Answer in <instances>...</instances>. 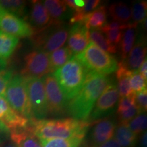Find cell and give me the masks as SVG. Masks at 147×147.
I'll use <instances>...</instances> for the list:
<instances>
[{"mask_svg": "<svg viewBox=\"0 0 147 147\" xmlns=\"http://www.w3.org/2000/svg\"><path fill=\"white\" fill-rule=\"evenodd\" d=\"M110 82L111 80L105 75L89 73L83 87L67 103V111L69 115L76 120H87L97 99Z\"/></svg>", "mask_w": 147, "mask_h": 147, "instance_id": "obj_1", "label": "cell"}, {"mask_svg": "<svg viewBox=\"0 0 147 147\" xmlns=\"http://www.w3.org/2000/svg\"><path fill=\"white\" fill-rule=\"evenodd\" d=\"M29 127L39 140L68 139L76 136H85L89 129V123L73 118L51 120L33 119Z\"/></svg>", "mask_w": 147, "mask_h": 147, "instance_id": "obj_2", "label": "cell"}, {"mask_svg": "<svg viewBox=\"0 0 147 147\" xmlns=\"http://www.w3.org/2000/svg\"><path fill=\"white\" fill-rule=\"evenodd\" d=\"M88 74L87 69L75 56L55 71L53 76L67 103L80 91L85 83Z\"/></svg>", "mask_w": 147, "mask_h": 147, "instance_id": "obj_3", "label": "cell"}, {"mask_svg": "<svg viewBox=\"0 0 147 147\" xmlns=\"http://www.w3.org/2000/svg\"><path fill=\"white\" fill-rule=\"evenodd\" d=\"M75 57L83 64L89 74L106 76L115 71L118 66L115 57L91 42L83 52Z\"/></svg>", "mask_w": 147, "mask_h": 147, "instance_id": "obj_4", "label": "cell"}, {"mask_svg": "<svg viewBox=\"0 0 147 147\" xmlns=\"http://www.w3.org/2000/svg\"><path fill=\"white\" fill-rule=\"evenodd\" d=\"M69 29L63 23H51L45 28L34 32L32 37L36 49L47 53L57 50L65 45Z\"/></svg>", "mask_w": 147, "mask_h": 147, "instance_id": "obj_5", "label": "cell"}, {"mask_svg": "<svg viewBox=\"0 0 147 147\" xmlns=\"http://www.w3.org/2000/svg\"><path fill=\"white\" fill-rule=\"evenodd\" d=\"M4 98L11 107L27 119L33 118L30 103L23 76L16 75L7 86Z\"/></svg>", "mask_w": 147, "mask_h": 147, "instance_id": "obj_6", "label": "cell"}, {"mask_svg": "<svg viewBox=\"0 0 147 147\" xmlns=\"http://www.w3.org/2000/svg\"><path fill=\"white\" fill-rule=\"evenodd\" d=\"M33 117L38 120L45 119L48 108L45 82L42 78H24Z\"/></svg>", "mask_w": 147, "mask_h": 147, "instance_id": "obj_7", "label": "cell"}, {"mask_svg": "<svg viewBox=\"0 0 147 147\" xmlns=\"http://www.w3.org/2000/svg\"><path fill=\"white\" fill-rule=\"evenodd\" d=\"M53 72L49 53L36 49L25 55L21 76L24 78H42Z\"/></svg>", "mask_w": 147, "mask_h": 147, "instance_id": "obj_8", "label": "cell"}, {"mask_svg": "<svg viewBox=\"0 0 147 147\" xmlns=\"http://www.w3.org/2000/svg\"><path fill=\"white\" fill-rule=\"evenodd\" d=\"M44 82L48 113L53 116L62 115L67 110V102L53 74L45 76Z\"/></svg>", "mask_w": 147, "mask_h": 147, "instance_id": "obj_9", "label": "cell"}, {"mask_svg": "<svg viewBox=\"0 0 147 147\" xmlns=\"http://www.w3.org/2000/svg\"><path fill=\"white\" fill-rule=\"evenodd\" d=\"M0 31L16 38H32L34 29L29 24L15 14L0 8Z\"/></svg>", "mask_w": 147, "mask_h": 147, "instance_id": "obj_10", "label": "cell"}, {"mask_svg": "<svg viewBox=\"0 0 147 147\" xmlns=\"http://www.w3.org/2000/svg\"><path fill=\"white\" fill-rule=\"evenodd\" d=\"M119 98L118 87L112 80L97 99L89 118L96 121L110 115L117 106Z\"/></svg>", "mask_w": 147, "mask_h": 147, "instance_id": "obj_11", "label": "cell"}, {"mask_svg": "<svg viewBox=\"0 0 147 147\" xmlns=\"http://www.w3.org/2000/svg\"><path fill=\"white\" fill-rule=\"evenodd\" d=\"M0 121L11 132L23 129L29 125L28 119L15 111L1 96H0Z\"/></svg>", "mask_w": 147, "mask_h": 147, "instance_id": "obj_12", "label": "cell"}, {"mask_svg": "<svg viewBox=\"0 0 147 147\" xmlns=\"http://www.w3.org/2000/svg\"><path fill=\"white\" fill-rule=\"evenodd\" d=\"M89 42V30L85 25L81 23L73 24L68 35V48L72 54H80Z\"/></svg>", "mask_w": 147, "mask_h": 147, "instance_id": "obj_13", "label": "cell"}, {"mask_svg": "<svg viewBox=\"0 0 147 147\" xmlns=\"http://www.w3.org/2000/svg\"><path fill=\"white\" fill-rule=\"evenodd\" d=\"M117 125L115 121L105 118L99 121L92 129L90 136L92 146H97L112 139Z\"/></svg>", "mask_w": 147, "mask_h": 147, "instance_id": "obj_14", "label": "cell"}, {"mask_svg": "<svg viewBox=\"0 0 147 147\" xmlns=\"http://www.w3.org/2000/svg\"><path fill=\"white\" fill-rule=\"evenodd\" d=\"M146 42L144 36H140L125 60L122 61L131 71H137L146 59Z\"/></svg>", "mask_w": 147, "mask_h": 147, "instance_id": "obj_15", "label": "cell"}, {"mask_svg": "<svg viewBox=\"0 0 147 147\" xmlns=\"http://www.w3.org/2000/svg\"><path fill=\"white\" fill-rule=\"evenodd\" d=\"M29 18V24L34 32L45 28L51 23V18L43 3L38 0L32 1Z\"/></svg>", "mask_w": 147, "mask_h": 147, "instance_id": "obj_16", "label": "cell"}, {"mask_svg": "<svg viewBox=\"0 0 147 147\" xmlns=\"http://www.w3.org/2000/svg\"><path fill=\"white\" fill-rule=\"evenodd\" d=\"M49 12L51 21L55 23H63L70 16V10L65 1L61 0H46L43 3Z\"/></svg>", "mask_w": 147, "mask_h": 147, "instance_id": "obj_17", "label": "cell"}, {"mask_svg": "<svg viewBox=\"0 0 147 147\" xmlns=\"http://www.w3.org/2000/svg\"><path fill=\"white\" fill-rule=\"evenodd\" d=\"M10 138L17 147H42L40 140L32 133L29 126L11 132Z\"/></svg>", "mask_w": 147, "mask_h": 147, "instance_id": "obj_18", "label": "cell"}, {"mask_svg": "<svg viewBox=\"0 0 147 147\" xmlns=\"http://www.w3.org/2000/svg\"><path fill=\"white\" fill-rule=\"evenodd\" d=\"M116 71H117L116 76H117V82H118L117 87L119 90V97L121 98V97H127L134 93L132 92L129 82L130 76L132 71L127 69L122 61L118 63Z\"/></svg>", "mask_w": 147, "mask_h": 147, "instance_id": "obj_19", "label": "cell"}, {"mask_svg": "<svg viewBox=\"0 0 147 147\" xmlns=\"http://www.w3.org/2000/svg\"><path fill=\"white\" fill-rule=\"evenodd\" d=\"M107 11L105 5H100L84 16L82 23L89 29H99L106 24Z\"/></svg>", "mask_w": 147, "mask_h": 147, "instance_id": "obj_20", "label": "cell"}, {"mask_svg": "<svg viewBox=\"0 0 147 147\" xmlns=\"http://www.w3.org/2000/svg\"><path fill=\"white\" fill-rule=\"evenodd\" d=\"M114 136L121 147H135L138 141V136L125 124L119 123L116 127Z\"/></svg>", "mask_w": 147, "mask_h": 147, "instance_id": "obj_21", "label": "cell"}, {"mask_svg": "<svg viewBox=\"0 0 147 147\" xmlns=\"http://www.w3.org/2000/svg\"><path fill=\"white\" fill-rule=\"evenodd\" d=\"M19 39L0 31V61L5 62L17 47Z\"/></svg>", "mask_w": 147, "mask_h": 147, "instance_id": "obj_22", "label": "cell"}, {"mask_svg": "<svg viewBox=\"0 0 147 147\" xmlns=\"http://www.w3.org/2000/svg\"><path fill=\"white\" fill-rule=\"evenodd\" d=\"M72 57V53L68 47H61L49 53V59L53 72L67 63Z\"/></svg>", "mask_w": 147, "mask_h": 147, "instance_id": "obj_23", "label": "cell"}, {"mask_svg": "<svg viewBox=\"0 0 147 147\" xmlns=\"http://www.w3.org/2000/svg\"><path fill=\"white\" fill-rule=\"evenodd\" d=\"M108 12L114 21L128 23L131 19V10L123 2L112 3L108 8Z\"/></svg>", "mask_w": 147, "mask_h": 147, "instance_id": "obj_24", "label": "cell"}, {"mask_svg": "<svg viewBox=\"0 0 147 147\" xmlns=\"http://www.w3.org/2000/svg\"><path fill=\"white\" fill-rule=\"evenodd\" d=\"M89 40L102 51L108 53L115 54L118 51L117 47L110 43L105 36L101 31H99V29L89 30Z\"/></svg>", "mask_w": 147, "mask_h": 147, "instance_id": "obj_25", "label": "cell"}, {"mask_svg": "<svg viewBox=\"0 0 147 147\" xmlns=\"http://www.w3.org/2000/svg\"><path fill=\"white\" fill-rule=\"evenodd\" d=\"M0 8L18 17H27V2L18 0H0Z\"/></svg>", "mask_w": 147, "mask_h": 147, "instance_id": "obj_26", "label": "cell"}, {"mask_svg": "<svg viewBox=\"0 0 147 147\" xmlns=\"http://www.w3.org/2000/svg\"><path fill=\"white\" fill-rule=\"evenodd\" d=\"M136 37V28H128L123 34V37L120 42V52L122 60L126 59L133 48Z\"/></svg>", "mask_w": 147, "mask_h": 147, "instance_id": "obj_27", "label": "cell"}, {"mask_svg": "<svg viewBox=\"0 0 147 147\" xmlns=\"http://www.w3.org/2000/svg\"><path fill=\"white\" fill-rule=\"evenodd\" d=\"M84 138L83 136H76L68 139L54 138L40 140V141L42 147H78Z\"/></svg>", "mask_w": 147, "mask_h": 147, "instance_id": "obj_28", "label": "cell"}, {"mask_svg": "<svg viewBox=\"0 0 147 147\" xmlns=\"http://www.w3.org/2000/svg\"><path fill=\"white\" fill-rule=\"evenodd\" d=\"M147 3L146 1H136L132 3L131 6V18L133 23L136 25L142 23L146 19Z\"/></svg>", "mask_w": 147, "mask_h": 147, "instance_id": "obj_29", "label": "cell"}, {"mask_svg": "<svg viewBox=\"0 0 147 147\" xmlns=\"http://www.w3.org/2000/svg\"><path fill=\"white\" fill-rule=\"evenodd\" d=\"M146 125L147 117L146 113L138 114L127 124L128 127L137 136L141 133H144V131H146Z\"/></svg>", "mask_w": 147, "mask_h": 147, "instance_id": "obj_30", "label": "cell"}, {"mask_svg": "<svg viewBox=\"0 0 147 147\" xmlns=\"http://www.w3.org/2000/svg\"><path fill=\"white\" fill-rule=\"evenodd\" d=\"M129 82L134 93H137L146 90V80L143 78L138 71H132L130 76Z\"/></svg>", "mask_w": 147, "mask_h": 147, "instance_id": "obj_31", "label": "cell"}, {"mask_svg": "<svg viewBox=\"0 0 147 147\" xmlns=\"http://www.w3.org/2000/svg\"><path fill=\"white\" fill-rule=\"evenodd\" d=\"M6 63L5 62L0 61V96H5V90L7 86L13 77V74L12 71L5 68Z\"/></svg>", "mask_w": 147, "mask_h": 147, "instance_id": "obj_32", "label": "cell"}, {"mask_svg": "<svg viewBox=\"0 0 147 147\" xmlns=\"http://www.w3.org/2000/svg\"><path fill=\"white\" fill-rule=\"evenodd\" d=\"M140 113L136 105L131 106L128 109L122 110L120 112H117L118 119L121 124L127 125L129 121H131L136 116Z\"/></svg>", "mask_w": 147, "mask_h": 147, "instance_id": "obj_33", "label": "cell"}, {"mask_svg": "<svg viewBox=\"0 0 147 147\" xmlns=\"http://www.w3.org/2000/svg\"><path fill=\"white\" fill-rule=\"evenodd\" d=\"M101 32L106 34V38L110 42V43L115 45V47L120 44L123 34V31L119 30V29H106V30H101Z\"/></svg>", "mask_w": 147, "mask_h": 147, "instance_id": "obj_34", "label": "cell"}, {"mask_svg": "<svg viewBox=\"0 0 147 147\" xmlns=\"http://www.w3.org/2000/svg\"><path fill=\"white\" fill-rule=\"evenodd\" d=\"M135 105L140 113H146L147 109V91L144 90L139 93H134Z\"/></svg>", "mask_w": 147, "mask_h": 147, "instance_id": "obj_35", "label": "cell"}, {"mask_svg": "<svg viewBox=\"0 0 147 147\" xmlns=\"http://www.w3.org/2000/svg\"><path fill=\"white\" fill-rule=\"evenodd\" d=\"M135 105V100H134V93L129 96L119 98V101L117 104V112H120L131 108Z\"/></svg>", "mask_w": 147, "mask_h": 147, "instance_id": "obj_36", "label": "cell"}, {"mask_svg": "<svg viewBox=\"0 0 147 147\" xmlns=\"http://www.w3.org/2000/svg\"><path fill=\"white\" fill-rule=\"evenodd\" d=\"M138 72L142 75L143 78L147 80V61L146 58L142 62V65H140L138 69Z\"/></svg>", "mask_w": 147, "mask_h": 147, "instance_id": "obj_37", "label": "cell"}, {"mask_svg": "<svg viewBox=\"0 0 147 147\" xmlns=\"http://www.w3.org/2000/svg\"><path fill=\"white\" fill-rule=\"evenodd\" d=\"M93 147H121L118 142L115 140L114 138L110 139V140L107 141L104 144L99 145L97 146H93Z\"/></svg>", "mask_w": 147, "mask_h": 147, "instance_id": "obj_38", "label": "cell"}, {"mask_svg": "<svg viewBox=\"0 0 147 147\" xmlns=\"http://www.w3.org/2000/svg\"><path fill=\"white\" fill-rule=\"evenodd\" d=\"M8 129L0 121V144L3 142V137L7 136L9 134Z\"/></svg>", "mask_w": 147, "mask_h": 147, "instance_id": "obj_39", "label": "cell"}, {"mask_svg": "<svg viewBox=\"0 0 147 147\" xmlns=\"http://www.w3.org/2000/svg\"><path fill=\"white\" fill-rule=\"evenodd\" d=\"M146 141H147V134H146V131H145L143 133L142 138H141L140 139V147H146L147 146Z\"/></svg>", "mask_w": 147, "mask_h": 147, "instance_id": "obj_40", "label": "cell"}, {"mask_svg": "<svg viewBox=\"0 0 147 147\" xmlns=\"http://www.w3.org/2000/svg\"><path fill=\"white\" fill-rule=\"evenodd\" d=\"M3 147H17L15 144H13V143H9V144L5 145Z\"/></svg>", "mask_w": 147, "mask_h": 147, "instance_id": "obj_41", "label": "cell"}, {"mask_svg": "<svg viewBox=\"0 0 147 147\" xmlns=\"http://www.w3.org/2000/svg\"><path fill=\"white\" fill-rule=\"evenodd\" d=\"M0 147H1V144H0Z\"/></svg>", "mask_w": 147, "mask_h": 147, "instance_id": "obj_42", "label": "cell"}]
</instances>
